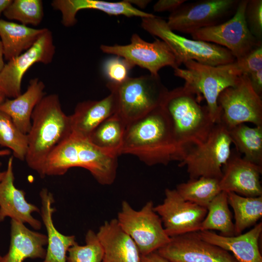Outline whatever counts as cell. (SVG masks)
Segmentation results:
<instances>
[{
    "mask_svg": "<svg viewBox=\"0 0 262 262\" xmlns=\"http://www.w3.org/2000/svg\"><path fill=\"white\" fill-rule=\"evenodd\" d=\"M121 154L135 156L149 166L182 160L183 154L161 104L126 125Z\"/></svg>",
    "mask_w": 262,
    "mask_h": 262,
    "instance_id": "obj_1",
    "label": "cell"
},
{
    "mask_svg": "<svg viewBox=\"0 0 262 262\" xmlns=\"http://www.w3.org/2000/svg\"><path fill=\"white\" fill-rule=\"evenodd\" d=\"M117 157L99 148L88 138L71 134L46 159L39 176H62L71 168L88 170L102 185L112 184L116 178Z\"/></svg>",
    "mask_w": 262,
    "mask_h": 262,
    "instance_id": "obj_2",
    "label": "cell"
},
{
    "mask_svg": "<svg viewBox=\"0 0 262 262\" xmlns=\"http://www.w3.org/2000/svg\"><path fill=\"white\" fill-rule=\"evenodd\" d=\"M202 98L184 84L167 90L161 103L184 157L189 150L206 141L215 124L206 105H201Z\"/></svg>",
    "mask_w": 262,
    "mask_h": 262,
    "instance_id": "obj_3",
    "label": "cell"
},
{
    "mask_svg": "<svg viewBox=\"0 0 262 262\" xmlns=\"http://www.w3.org/2000/svg\"><path fill=\"white\" fill-rule=\"evenodd\" d=\"M28 133V166L41 174L48 156L72 133L69 115L63 111L57 94L45 95L35 106Z\"/></svg>",
    "mask_w": 262,
    "mask_h": 262,
    "instance_id": "obj_4",
    "label": "cell"
},
{
    "mask_svg": "<svg viewBox=\"0 0 262 262\" xmlns=\"http://www.w3.org/2000/svg\"><path fill=\"white\" fill-rule=\"evenodd\" d=\"M116 103V114L126 124L146 115L160 105L167 91L159 75L150 74L129 77L118 84L107 82Z\"/></svg>",
    "mask_w": 262,
    "mask_h": 262,
    "instance_id": "obj_5",
    "label": "cell"
},
{
    "mask_svg": "<svg viewBox=\"0 0 262 262\" xmlns=\"http://www.w3.org/2000/svg\"><path fill=\"white\" fill-rule=\"evenodd\" d=\"M142 28L159 38L170 48L179 63L194 60L213 66L226 65L235 61L226 48L213 43L187 38L171 30L166 21L157 16L142 18Z\"/></svg>",
    "mask_w": 262,
    "mask_h": 262,
    "instance_id": "obj_6",
    "label": "cell"
},
{
    "mask_svg": "<svg viewBox=\"0 0 262 262\" xmlns=\"http://www.w3.org/2000/svg\"><path fill=\"white\" fill-rule=\"evenodd\" d=\"M183 64L185 68L174 69V75L183 79L185 85L205 98L212 121L220 122L222 110L218 104V97L226 88L235 86L241 76L234 73L229 64L213 66L189 60Z\"/></svg>",
    "mask_w": 262,
    "mask_h": 262,
    "instance_id": "obj_7",
    "label": "cell"
},
{
    "mask_svg": "<svg viewBox=\"0 0 262 262\" xmlns=\"http://www.w3.org/2000/svg\"><path fill=\"white\" fill-rule=\"evenodd\" d=\"M231 144L228 129L221 122L216 123L206 141L189 150L179 166L186 167L190 179L220 180L222 167L231 155Z\"/></svg>",
    "mask_w": 262,
    "mask_h": 262,
    "instance_id": "obj_8",
    "label": "cell"
},
{
    "mask_svg": "<svg viewBox=\"0 0 262 262\" xmlns=\"http://www.w3.org/2000/svg\"><path fill=\"white\" fill-rule=\"evenodd\" d=\"M154 207L149 201L137 211L124 200L118 213L119 225L134 241L141 255L157 251L170 241Z\"/></svg>",
    "mask_w": 262,
    "mask_h": 262,
    "instance_id": "obj_9",
    "label": "cell"
},
{
    "mask_svg": "<svg viewBox=\"0 0 262 262\" xmlns=\"http://www.w3.org/2000/svg\"><path fill=\"white\" fill-rule=\"evenodd\" d=\"M240 0H200L186 1L169 15L166 21L173 31L191 34L214 26L232 17Z\"/></svg>",
    "mask_w": 262,
    "mask_h": 262,
    "instance_id": "obj_10",
    "label": "cell"
},
{
    "mask_svg": "<svg viewBox=\"0 0 262 262\" xmlns=\"http://www.w3.org/2000/svg\"><path fill=\"white\" fill-rule=\"evenodd\" d=\"M248 0H240L236 12L227 21L217 25L199 29L191 34L194 40L212 43L229 50L236 60L244 57L262 42L251 33L245 18Z\"/></svg>",
    "mask_w": 262,
    "mask_h": 262,
    "instance_id": "obj_11",
    "label": "cell"
},
{
    "mask_svg": "<svg viewBox=\"0 0 262 262\" xmlns=\"http://www.w3.org/2000/svg\"><path fill=\"white\" fill-rule=\"evenodd\" d=\"M221 122L230 129L249 122L262 126V100L254 90L247 75H241L234 86L224 89L218 98Z\"/></svg>",
    "mask_w": 262,
    "mask_h": 262,
    "instance_id": "obj_12",
    "label": "cell"
},
{
    "mask_svg": "<svg viewBox=\"0 0 262 262\" xmlns=\"http://www.w3.org/2000/svg\"><path fill=\"white\" fill-rule=\"evenodd\" d=\"M100 49L103 53L124 59L133 67L137 66L146 69L153 75H158L159 71L164 66L175 69L181 65L164 41L156 38L153 42H148L137 33L131 35L130 44L102 45Z\"/></svg>",
    "mask_w": 262,
    "mask_h": 262,
    "instance_id": "obj_13",
    "label": "cell"
},
{
    "mask_svg": "<svg viewBox=\"0 0 262 262\" xmlns=\"http://www.w3.org/2000/svg\"><path fill=\"white\" fill-rule=\"evenodd\" d=\"M55 53L52 33L48 30L28 50L5 64L0 73V89L6 97L16 98L21 94V82L34 64L51 63Z\"/></svg>",
    "mask_w": 262,
    "mask_h": 262,
    "instance_id": "obj_14",
    "label": "cell"
},
{
    "mask_svg": "<svg viewBox=\"0 0 262 262\" xmlns=\"http://www.w3.org/2000/svg\"><path fill=\"white\" fill-rule=\"evenodd\" d=\"M162 204L154 207L160 217L164 229L170 237L200 230L207 210L184 200L176 189L166 188Z\"/></svg>",
    "mask_w": 262,
    "mask_h": 262,
    "instance_id": "obj_15",
    "label": "cell"
},
{
    "mask_svg": "<svg viewBox=\"0 0 262 262\" xmlns=\"http://www.w3.org/2000/svg\"><path fill=\"white\" fill-rule=\"evenodd\" d=\"M156 251L171 262H237L229 252L201 239L195 232L171 237Z\"/></svg>",
    "mask_w": 262,
    "mask_h": 262,
    "instance_id": "obj_16",
    "label": "cell"
},
{
    "mask_svg": "<svg viewBox=\"0 0 262 262\" xmlns=\"http://www.w3.org/2000/svg\"><path fill=\"white\" fill-rule=\"evenodd\" d=\"M14 180L13 157H10L4 175L0 181V222L10 217L11 220L28 224L35 229H40L41 222L32 215L34 212L39 213L40 209L27 201L26 193L16 187Z\"/></svg>",
    "mask_w": 262,
    "mask_h": 262,
    "instance_id": "obj_17",
    "label": "cell"
},
{
    "mask_svg": "<svg viewBox=\"0 0 262 262\" xmlns=\"http://www.w3.org/2000/svg\"><path fill=\"white\" fill-rule=\"evenodd\" d=\"M262 166L231 153L222 167V175L219 180L221 190L246 197L262 196Z\"/></svg>",
    "mask_w": 262,
    "mask_h": 262,
    "instance_id": "obj_18",
    "label": "cell"
},
{
    "mask_svg": "<svg viewBox=\"0 0 262 262\" xmlns=\"http://www.w3.org/2000/svg\"><path fill=\"white\" fill-rule=\"evenodd\" d=\"M51 4L54 9L61 12V22L66 27L74 26L77 21V13L84 9L97 10L109 15L124 16L128 17L135 16L143 18L156 16L139 10L127 0L118 2L100 0H54Z\"/></svg>",
    "mask_w": 262,
    "mask_h": 262,
    "instance_id": "obj_19",
    "label": "cell"
},
{
    "mask_svg": "<svg viewBox=\"0 0 262 262\" xmlns=\"http://www.w3.org/2000/svg\"><path fill=\"white\" fill-rule=\"evenodd\" d=\"M262 232L260 222L244 234L224 236L211 230L195 232L201 239L231 252L237 262H262L259 240Z\"/></svg>",
    "mask_w": 262,
    "mask_h": 262,
    "instance_id": "obj_20",
    "label": "cell"
},
{
    "mask_svg": "<svg viewBox=\"0 0 262 262\" xmlns=\"http://www.w3.org/2000/svg\"><path fill=\"white\" fill-rule=\"evenodd\" d=\"M97 234L104 250L102 262H141L137 245L117 219L105 221Z\"/></svg>",
    "mask_w": 262,
    "mask_h": 262,
    "instance_id": "obj_21",
    "label": "cell"
},
{
    "mask_svg": "<svg viewBox=\"0 0 262 262\" xmlns=\"http://www.w3.org/2000/svg\"><path fill=\"white\" fill-rule=\"evenodd\" d=\"M46 235L29 229L24 224L11 220L10 243L0 262H23L26 259H44L47 246Z\"/></svg>",
    "mask_w": 262,
    "mask_h": 262,
    "instance_id": "obj_22",
    "label": "cell"
},
{
    "mask_svg": "<svg viewBox=\"0 0 262 262\" xmlns=\"http://www.w3.org/2000/svg\"><path fill=\"white\" fill-rule=\"evenodd\" d=\"M116 103L113 94L99 100L79 103L70 115L72 134L89 138L93 131L103 121L116 113Z\"/></svg>",
    "mask_w": 262,
    "mask_h": 262,
    "instance_id": "obj_23",
    "label": "cell"
},
{
    "mask_svg": "<svg viewBox=\"0 0 262 262\" xmlns=\"http://www.w3.org/2000/svg\"><path fill=\"white\" fill-rule=\"evenodd\" d=\"M41 207L40 213L47 233V248L43 262H66L70 247L76 243L74 235H65L60 232L53 223L52 215L55 209L53 194L47 188L39 193Z\"/></svg>",
    "mask_w": 262,
    "mask_h": 262,
    "instance_id": "obj_24",
    "label": "cell"
},
{
    "mask_svg": "<svg viewBox=\"0 0 262 262\" xmlns=\"http://www.w3.org/2000/svg\"><path fill=\"white\" fill-rule=\"evenodd\" d=\"M45 88L44 83L38 78L31 79L24 93L12 99H5L0 105V111L8 115L25 134H27L30 130L33 110L45 96Z\"/></svg>",
    "mask_w": 262,
    "mask_h": 262,
    "instance_id": "obj_25",
    "label": "cell"
},
{
    "mask_svg": "<svg viewBox=\"0 0 262 262\" xmlns=\"http://www.w3.org/2000/svg\"><path fill=\"white\" fill-rule=\"evenodd\" d=\"M47 30L0 19V37L4 59L9 61L28 50Z\"/></svg>",
    "mask_w": 262,
    "mask_h": 262,
    "instance_id": "obj_26",
    "label": "cell"
},
{
    "mask_svg": "<svg viewBox=\"0 0 262 262\" xmlns=\"http://www.w3.org/2000/svg\"><path fill=\"white\" fill-rule=\"evenodd\" d=\"M232 143L243 158L262 166V126L250 127L245 123L229 129Z\"/></svg>",
    "mask_w": 262,
    "mask_h": 262,
    "instance_id": "obj_27",
    "label": "cell"
},
{
    "mask_svg": "<svg viewBox=\"0 0 262 262\" xmlns=\"http://www.w3.org/2000/svg\"><path fill=\"white\" fill-rule=\"evenodd\" d=\"M126 123L115 113L101 123L89 139L103 150L119 156L122 145Z\"/></svg>",
    "mask_w": 262,
    "mask_h": 262,
    "instance_id": "obj_28",
    "label": "cell"
},
{
    "mask_svg": "<svg viewBox=\"0 0 262 262\" xmlns=\"http://www.w3.org/2000/svg\"><path fill=\"white\" fill-rule=\"evenodd\" d=\"M227 193L229 205L234 213L235 235H239L261 218L262 196L246 197L233 192Z\"/></svg>",
    "mask_w": 262,
    "mask_h": 262,
    "instance_id": "obj_29",
    "label": "cell"
},
{
    "mask_svg": "<svg viewBox=\"0 0 262 262\" xmlns=\"http://www.w3.org/2000/svg\"><path fill=\"white\" fill-rule=\"evenodd\" d=\"M200 230H216L224 236L235 235L234 224L229 207L227 193L221 191L210 202Z\"/></svg>",
    "mask_w": 262,
    "mask_h": 262,
    "instance_id": "obj_30",
    "label": "cell"
},
{
    "mask_svg": "<svg viewBox=\"0 0 262 262\" xmlns=\"http://www.w3.org/2000/svg\"><path fill=\"white\" fill-rule=\"evenodd\" d=\"M176 189L184 200L206 209L222 191L219 180L206 177L190 179L187 182L178 184Z\"/></svg>",
    "mask_w": 262,
    "mask_h": 262,
    "instance_id": "obj_31",
    "label": "cell"
},
{
    "mask_svg": "<svg viewBox=\"0 0 262 262\" xmlns=\"http://www.w3.org/2000/svg\"><path fill=\"white\" fill-rule=\"evenodd\" d=\"M0 146L8 147L13 155L25 161L28 148V138L15 125L11 117L0 111Z\"/></svg>",
    "mask_w": 262,
    "mask_h": 262,
    "instance_id": "obj_32",
    "label": "cell"
},
{
    "mask_svg": "<svg viewBox=\"0 0 262 262\" xmlns=\"http://www.w3.org/2000/svg\"><path fill=\"white\" fill-rule=\"evenodd\" d=\"M3 15L7 18L17 20L26 26H37L44 16L43 2L41 0H14Z\"/></svg>",
    "mask_w": 262,
    "mask_h": 262,
    "instance_id": "obj_33",
    "label": "cell"
},
{
    "mask_svg": "<svg viewBox=\"0 0 262 262\" xmlns=\"http://www.w3.org/2000/svg\"><path fill=\"white\" fill-rule=\"evenodd\" d=\"M85 240V245L76 242L69 247L66 262H102L104 250L97 233L89 229Z\"/></svg>",
    "mask_w": 262,
    "mask_h": 262,
    "instance_id": "obj_34",
    "label": "cell"
},
{
    "mask_svg": "<svg viewBox=\"0 0 262 262\" xmlns=\"http://www.w3.org/2000/svg\"><path fill=\"white\" fill-rule=\"evenodd\" d=\"M134 67L124 59L115 56L106 60L102 66L103 72L108 82L120 84L129 77L130 70Z\"/></svg>",
    "mask_w": 262,
    "mask_h": 262,
    "instance_id": "obj_35",
    "label": "cell"
},
{
    "mask_svg": "<svg viewBox=\"0 0 262 262\" xmlns=\"http://www.w3.org/2000/svg\"><path fill=\"white\" fill-rule=\"evenodd\" d=\"M229 66L234 73L239 76H248L262 69V45L241 59L229 63Z\"/></svg>",
    "mask_w": 262,
    "mask_h": 262,
    "instance_id": "obj_36",
    "label": "cell"
},
{
    "mask_svg": "<svg viewBox=\"0 0 262 262\" xmlns=\"http://www.w3.org/2000/svg\"><path fill=\"white\" fill-rule=\"evenodd\" d=\"M245 18L251 33L257 40L262 42V0H248Z\"/></svg>",
    "mask_w": 262,
    "mask_h": 262,
    "instance_id": "obj_37",
    "label": "cell"
},
{
    "mask_svg": "<svg viewBox=\"0 0 262 262\" xmlns=\"http://www.w3.org/2000/svg\"><path fill=\"white\" fill-rule=\"evenodd\" d=\"M186 0H159L153 6L155 12L168 11L171 13L177 9Z\"/></svg>",
    "mask_w": 262,
    "mask_h": 262,
    "instance_id": "obj_38",
    "label": "cell"
},
{
    "mask_svg": "<svg viewBox=\"0 0 262 262\" xmlns=\"http://www.w3.org/2000/svg\"><path fill=\"white\" fill-rule=\"evenodd\" d=\"M248 77L254 90L261 97L262 94V69L251 73Z\"/></svg>",
    "mask_w": 262,
    "mask_h": 262,
    "instance_id": "obj_39",
    "label": "cell"
},
{
    "mask_svg": "<svg viewBox=\"0 0 262 262\" xmlns=\"http://www.w3.org/2000/svg\"><path fill=\"white\" fill-rule=\"evenodd\" d=\"M141 262H171L154 251L145 255H141Z\"/></svg>",
    "mask_w": 262,
    "mask_h": 262,
    "instance_id": "obj_40",
    "label": "cell"
},
{
    "mask_svg": "<svg viewBox=\"0 0 262 262\" xmlns=\"http://www.w3.org/2000/svg\"><path fill=\"white\" fill-rule=\"evenodd\" d=\"M128 1L132 5H135L141 8H145L147 4L151 1L148 0H130Z\"/></svg>",
    "mask_w": 262,
    "mask_h": 262,
    "instance_id": "obj_41",
    "label": "cell"
},
{
    "mask_svg": "<svg viewBox=\"0 0 262 262\" xmlns=\"http://www.w3.org/2000/svg\"><path fill=\"white\" fill-rule=\"evenodd\" d=\"M13 2L12 0H0V16Z\"/></svg>",
    "mask_w": 262,
    "mask_h": 262,
    "instance_id": "obj_42",
    "label": "cell"
},
{
    "mask_svg": "<svg viewBox=\"0 0 262 262\" xmlns=\"http://www.w3.org/2000/svg\"><path fill=\"white\" fill-rule=\"evenodd\" d=\"M3 49L1 40H0V73L4 66V62L3 60Z\"/></svg>",
    "mask_w": 262,
    "mask_h": 262,
    "instance_id": "obj_43",
    "label": "cell"
},
{
    "mask_svg": "<svg viewBox=\"0 0 262 262\" xmlns=\"http://www.w3.org/2000/svg\"><path fill=\"white\" fill-rule=\"evenodd\" d=\"M11 153V151L9 149L0 150V156H8Z\"/></svg>",
    "mask_w": 262,
    "mask_h": 262,
    "instance_id": "obj_44",
    "label": "cell"
},
{
    "mask_svg": "<svg viewBox=\"0 0 262 262\" xmlns=\"http://www.w3.org/2000/svg\"><path fill=\"white\" fill-rule=\"evenodd\" d=\"M5 98L6 97L5 95L4 94L2 90L0 89V105L5 100Z\"/></svg>",
    "mask_w": 262,
    "mask_h": 262,
    "instance_id": "obj_45",
    "label": "cell"
},
{
    "mask_svg": "<svg viewBox=\"0 0 262 262\" xmlns=\"http://www.w3.org/2000/svg\"><path fill=\"white\" fill-rule=\"evenodd\" d=\"M1 165H2V164L0 162V181L2 179L4 175V174H5V171H1Z\"/></svg>",
    "mask_w": 262,
    "mask_h": 262,
    "instance_id": "obj_46",
    "label": "cell"
},
{
    "mask_svg": "<svg viewBox=\"0 0 262 262\" xmlns=\"http://www.w3.org/2000/svg\"><path fill=\"white\" fill-rule=\"evenodd\" d=\"M1 258V256L0 255V260Z\"/></svg>",
    "mask_w": 262,
    "mask_h": 262,
    "instance_id": "obj_47",
    "label": "cell"
}]
</instances>
